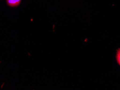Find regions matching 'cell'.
I'll return each instance as SVG.
<instances>
[{
	"label": "cell",
	"instance_id": "cell-1",
	"mask_svg": "<svg viewBox=\"0 0 120 90\" xmlns=\"http://www.w3.org/2000/svg\"><path fill=\"white\" fill-rule=\"evenodd\" d=\"M6 1L9 6L15 7L18 6L20 4L21 0H6Z\"/></svg>",
	"mask_w": 120,
	"mask_h": 90
},
{
	"label": "cell",
	"instance_id": "cell-2",
	"mask_svg": "<svg viewBox=\"0 0 120 90\" xmlns=\"http://www.w3.org/2000/svg\"><path fill=\"white\" fill-rule=\"evenodd\" d=\"M116 59L117 61V63H118L120 66V48L118 49L116 52Z\"/></svg>",
	"mask_w": 120,
	"mask_h": 90
}]
</instances>
